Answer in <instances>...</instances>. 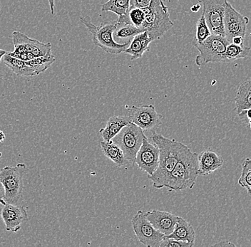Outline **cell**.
Wrapping results in <instances>:
<instances>
[{
    "mask_svg": "<svg viewBox=\"0 0 251 247\" xmlns=\"http://www.w3.org/2000/svg\"><path fill=\"white\" fill-rule=\"evenodd\" d=\"M153 42L147 31L133 37L125 53L131 56V60L141 59L144 53L149 51L150 44Z\"/></svg>",
    "mask_w": 251,
    "mask_h": 247,
    "instance_id": "obj_17",
    "label": "cell"
},
{
    "mask_svg": "<svg viewBox=\"0 0 251 247\" xmlns=\"http://www.w3.org/2000/svg\"><path fill=\"white\" fill-rule=\"evenodd\" d=\"M134 163L148 176H152L158 168L159 149L156 144L149 142L148 137L144 139L141 148L136 153Z\"/></svg>",
    "mask_w": 251,
    "mask_h": 247,
    "instance_id": "obj_12",
    "label": "cell"
},
{
    "mask_svg": "<svg viewBox=\"0 0 251 247\" xmlns=\"http://www.w3.org/2000/svg\"><path fill=\"white\" fill-rule=\"evenodd\" d=\"M145 215L150 223L165 237L172 234L178 221V217L165 211L153 209L146 212Z\"/></svg>",
    "mask_w": 251,
    "mask_h": 247,
    "instance_id": "obj_15",
    "label": "cell"
},
{
    "mask_svg": "<svg viewBox=\"0 0 251 247\" xmlns=\"http://www.w3.org/2000/svg\"><path fill=\"white\" fill-rule=\"evenodd\" d=\"M126 109L131 123L141 128L143 131H150L158 127L161 123L162 115L156 112L153 105H144L141 107L132 106Z\"/></svg>",
    "mask_w": 251,
    "mask_h": 247,
    "instance_id": "obj_10",
    "label": "cell"
},
{
    "mask_svg": "<svg viewBox=\"0 0 251 247\" xmlns=\"http://www.w3.org/2000/svg\"><path fill=\"white\" fill-rule=\"evenodd\" d=\"M229 0H198L203 7V14L205 22L212 34L225 37L224 32V15L226 7Z\"/></svg>",
    "mask_w": 251,
    "mask_h": 247,
    "instance_id": "obj_9",
    "label": "cell"
},
{
    "mask_svg": "<svg viewBox=\"0 0 251 247\" xmlns=\"http://www.w3.org/2000/svg\"><path fill=\"white\" fill-rule=\"evenodd\" d=\"M224 163V159L216 152L205 150L199 155V174L208 176L221 168Z\"/></svg>",
    "mask_w": 251,
    "mask_h": 247,
    "instance_id": "obj_16",
    "label": "cell"
},
{
    "mask_svg": "<svg viewBox=\"0 0 251 247\" xmlns=\"http://www.w3.org/2000/svg\"><path fill=\"white\" fill-rule=\"evenodd\" d=\"M12 40L15 47L14 52L15 53L29 52L35 58L46 56L51 53V45L50 42L42 43L17 31L12 32Z\"/></svg>",
    "mask_w": 251,
    "mask_h": 247,
    "instance_id": "obj_13",
    "label": "cell"
},
{
    "mask_svg": "<svg viewBox=\"0 0 251 247\" xmlns=\"http://www.w3.org/2000/svg\"><path fill=\"white\" fill-rule=\"evenodd\" d=\"M151 139L159 149V163L156 171L148 178L154 188L162 189L166 187L168 178L177 162L191 150L175 139L168 138L156 133L152 135Z\"/></svg>",
    "mask_w": 251,
    "mask_h": 247,
    "instance_id": "obj_1",
    "label": "cell"
},
{
    "mask_svg": "<svg viewBox=\"0 0 251 247\" xmlns=\"http://www.w3.org/2000/svg\"><path fill=\"white\" fill-rule=\"evenodd\" d=\"M211 34V30H210L209 27H208V24L205 22V17L202 14L201 16L196 23V36L193 40L201 43V42H203L204 40L208 38Z\"/></svg>",
    "mask_w": 251,
    "mask_h": 247,
    "instance_id": "obj_28",
    "label": "cell"
},
{
    "mask_svg": "<svg viewBox=\"0 0 251 247\" xmlns=\"http://www.w3.org/2000/svg\"><path fill=\"white\" fill-rule=\"evenodd\" d=\"M244 40L245 38H243L241 36H236V37H234L232 39L231 43L237 45H243Z\"/></svg>",
    "mask_w": 251,
    "mask_h": 247,
    "instance_id": "obj_34",
    "label": "cell"
},
{
    "mask_svg": "<svg viewBox=\"0 0 251 247\" xmlns=\"http://www.w3.org/2000/svg\"><path fill=\"white\" fill-rule=\"evenodd\" d=\"M55 57L51 53L46 56L36 57L29 62H26L31 69L36 73V76L43 73L50 68V66L54 63Z\"/></svg>",
    "mask_w": 251,
    "mask_h": 247,
    "instance_id": "obj_24",
    "label": "cell"
},
{
    "mask_svg": "<svg viewBox=\"0 0 251 247\" xmlns=\"http://www.w3.org/2000/svg\"><path fill=\"white\" fill-rule=\"evenodd\" d=\"M1 208V219L5 225L6 230L17 232L21 229L23 224L28 221L26 209L18 204L4 202Z\"/></svg>",
    "mask_w": 251,
    "mask_h": 247,
    "instance_id": "obj_14",
    "label": "cell"
},
{
    "mask_svg": "<svg viewBox=\"0 0 251 247\" xmlns=\"http://www.w3.org/2000/svg\"><path fill=\"white\" fill-rule=\"evenodd\" d=\"M26 165L19 163L15 167L7 166L0 170V182L4 190V199L7 203L18 204L24 189L23 177Z\"/></svg>",
    "mask_w": 251,
    "mask_h": 247,
    "instance_id": "obj_5",
    "label": "cell"
},
{
    "mask_svg": "<svg viewBox=\"0 0 251 247\" xmlns=\"http://www.w3.org/2000/svg\"><path fill=\"white\" fill-rule=\"evenodd\" d=\"M5 134H4V132L0 131V143H1V142L4 141V139H5Z\"/></svg>",
    "mask_w": 251,
    "mask_h": 247,
    "instance_id": "obj_40",
    "label": "cell"
},
{
    "mask_svg": "<svg viewBox=\"0 0 251 247\" xmlns=\"http://www.w3.org/2000/svg\"><path fill=\"white\" fill-rule=\"evenodd\" d=\"M248 193H249V195H251V188L250 189V190H248Z\"/></svg>",
    "mask_w": 251,
    "mask_h": 247,
    "instance_id": "obj_42",
    "label": "cell"
},
{
    "mask_svg": "<svg viewBox=\"0 0 251 247\" xmlns=\"http://www.w3.org/2000/svg\"><path fill=\"white\" fill-rule=\"evenodd\" d=\"M229 42L225 37L211 34L203 42L192 41V45L199 51L196 58V65L201 67L208 63L226 62L225 52Z\"/></svg>",
    "mask_w": 251,
    "mask_h": 247,
    "instance_id": "obj_6",
    "label": "cell"
},
{
    "mask_svg": "<svg viewBox=\"0 0 251 247\" xmlns=\"http://www.w3.org/2000/svg\"><path fill=\"white\" fill-rule=\"evenodd\" d=\"M249 23V17L243 16L238 11L235 10L231 4L227 3L224 24L225 37L229 43H231L232 39L236 36H241L245 38Z\"/></svg>",
    "mask_w": 251,
    "mask_h": 247,
    "instance_id": "obj_11",
    "label": "cell"
},
{
    "mask_svg": "<svg viewBox=\"0 0 251 247\" xmlns=\"http://www.w3.org/2000/svg\"><path fill=\"white\" fill-rule=\"evenodd\" d=\"M166 238H173L178 240L188 242L195 245L196 232L191 224L188 223L185 219L178 217V221L172 234L166 236Z\"/></svg>",
    "mask_w": 251,
    "mask_h": 247,
    "instance_id": "obj_19",
    "label": "cell"
},
{
    "mask_svg": "<svg viewBox=\"0 0 251 247\" xmlns=\"http://www.w3.org/2000/svg\"><path fill=\"white\" fill-rule=\"evenodd\" d=\"M238 184L247 190L251 188V159L246 158L243 161L242 172L238 180Z\"/></svg>",
    "mask_w": 251,
    "mask_h": 247,
    "instance_id": "obj_29",
    "label": "cell"
},
{
    "mask_svg": "<svg viewBox=\"0 0 251 247\" xmlns=\"http://www.w3.org/2000/svg\"><path fill=\"white\" fill-rule=\"evenodd\" d=\"M193 245L183 241L173 238H166L161 241L159 247H192Z\"/></svg>",
    "mask_w": 251,
    "mask_h": 247,
    "instance_id": "obj_30",
    "label": "cell"
},
{
    "mask_svg": "<svg viewBox=\"0 0 251 247\" xmlns=\"http://www.w3.org/2000/svg\"><path fill=\"white\" fill-rule=\"evenodd\" d=\"M49 4H50V10L52 15H54V2L55 0H48Z\"/></svg>",
    "mask_w": 251,
    "mask_h": 247,
    "instance_id": "obj_36",
    "label": "cell"
},
{
    "mask_svg": "<svg viewBox=\"0 0 251 247\" xmlns=\"http://www.w3.org/2000/svg\"><path fill=\"white\" fill-rule=\"evenodd\" d=\"M251 48L243 45H237L230 43L227 46L225 52L226 62H233L237 59H244L249 55Z\"/></svg>",
    "mask_w": 251,
    "mask_h": 247,
    "instance_id": "obj_27",
    "label": "cell"
},
{
    "mask_svg": "<svg viewBox=\"0 0 251 247\" xmlns=\"http://www.w3.org/2000/svg\"><path fill=\"white\" fill-rule=\"evenodd\" d=\"M166 0H152L150 6L144 9L145 20L142 29L147 31L152 40H160L174 26Z\"/></svg>",
    "mask_w": 251,
    "mask_h": 247,
    "instance_id": "obj_4",
    "label": "cell"
},
{
    "mask_svg": "<svg viewBox=\"0 0 251 247\" xmlns=\"http://www.w3.org/2000/svg\"><path fill=\"white\" fill-rule=\"evenodd\" d=\"M201 7V5L200 3H198V4L193 6L191 9L193 12H198L200 10Z\"/></svg>",
    "mask_w": 251,
    "mask_h": 247,
    "instance_id": "obj_37",
    "label": "cell"
},
{
    "mask_svg": "<svg viewBox=\"0 0 251 247\" xmlns=\"http://www.w3.org/2000/svg\"><path fill=\"white\" fill-rule=\"evenodd\" d=\"M8 54L17 58V59H20V60H23L24 62H29V61L35 58V56L29 52L15 53L12 51V52H8Z\"/></svg>",
    "mask_w": 251,
    "mask_h": 247,
    "instance_id": "obj_32",
    "label": "cell"
},
{
    "mask_svg": "<svg viewBox=\"0 0 251 247\" xmlns=\"http://www.w3.org/2000/svg\"><path fill=\"white\" fill-rule=\"evenodd\" d=\"M238 114L240 119L242 120L243 123L249 121V120L251 119V109H246V110L243 111V112Z\"/></svg>",
    "mask_w": 251,
    "mask_h": 247,
    "instance_id": "obj_33",
    "label": "cell"
},
{
    "mask_svg": "<svg viewBox=\"0 0 251 247\" xmlns=\"http://www.w3.org/2000/svg\"><path fill=\"white\" fill-rule=\"evenodd\" d=\"M130 7V0H109L101 5L102 12H111L118 17L125 15Z\"/></svg>",
    "mask_w": 251,
    "mask_h": 247,
    "instance_id": "obj_26",
    "label": "cell"
},
{
    "mask_svg": "<svg viewBox=\"0 0 251 247\" xmlns=\"http://www.w3.org/2000/svg\"><path fill=\"white\" fill-rule=\"evenodd\" d=\"M213 246L214 247H235L234 244L231 243L229 241H222L219 243L215 244Z\"/></svg>",
    "mask_w": 251,
    "mask_h": 247,
    "instance_id": "obj_35",
    "label": "cell"
},
{
    "mask_svg": "<svg viewBox=\"0 0 251 247\" xmlns=\"http://www.w3.org/2000/svg\"><path fill=\"white\" fill-rule=\"evenodd\" d=\"M248 123H249V128L251 129V119L249 120V121H248Z\"/></svg>",
    "mask_w": 251,
    "mask_h": 247,
    "instance_id": "obj_41",
    "label": "cell"
},
{
    "mask_svg": "<svg viewBox=\"0 0 251 247\" xmlns=\"http://www.w3.org/2000/svg\"><path fill=\"white\" fill-rule=\"evenodd\" d=\"M152 0H130L129 8L144 9L149 7Z\"/></svg>",
    "mask_w": 251,
    "mask_h": 247,
    "instance_id": "obj_31",
    "label": "cell"
},
{
    "mask_svg": "<svg viewBox=\"0 0 251 247\" xmlns=\"http://www.w3.org/2000/svg\"><path fill=\"white\" fill-rule=\"evenodd\" d=\"M199 176V154L188 151L174 167L165 187L169 191L192 189Z\"/></svg>",
    "mask_w": 251,
    "mask_h": 247,
    "instance_id": "obj_3",
    "label": "cell"
},
{
    "mask_svg": "<svg viewBox=\"0 0 251 247\" xmlns=\"http://www.w3.org/2000/svg\"><path fill=\"white\" fill-rule=\"evenodd\" d=\"M146 137L141 128L134 123H130L122 128L111 140L120 147L128 162L134 163L136 153Z\"/></svg>",
    "mask_w": 251,
    "mask_h": 247,
    "instance_id": "obj_7",
    "label": "cell"
},
{
    "mask_svg": "<svg viewBox=\"0 0 251 247\" xmlns=\"http://www.w3.org/2000/svg\"><path fill=\"white\" fill-rule=\"evenodd\" d=\"M80 20L92 34L94 45L107 54L117 55L125 53L129 46L131 41L118 43L114 40V33L117 27V20L103 21L100 25L93 24L89 16L81 17Z\"/></svg>",
    "mask_w": 251,
    "mask_h": 247,
    "instance_id": "obj_2",
    "label": "cell"
},
{
    "mask_svg": "<svg viewBox=\"0 0 251 247\" xmlns=\"http://www.w3.org/2000/svg\"><path fill=\"white\" fill-rule=\"evenodd\" d=\"M144 211L139 210L131 220L133 230L138 240L144 246L159 247L165 236L157 230L146 217Z\"/></svg>",
    "mask_w": 251,
    "mask_h": 247,
    "instance_id": "obj_8",
    "label": "cell"
},
{
    "mask_svg": "<svg viewBox=\"0 0 251 247\" xmlns=\"http://www.w3.org/2000/svg\"><path fill=\"white\" fill-rule=\"evenodd\" d=\"M131 123L128 115H114L108 120L106 126L99 131L103 141H110L122 131V128Z\"/></svg>",
    "mask_w": 251,
    "mask_h": 247,
    "instance_id": "obj_18",
    "label": "cell"
},
{
    "mask_svg": "<svg viewBox=\"0 0 251 247\" xmlns=\"http://www.w3.org/2000/svg\"><path fill=\"white\" fill-rule=\"evenodd\" d=\"M4 187H3L2 184H1V182H0V200L3 199V198H4Z\"/></svg>",
    "mask_w": 251,
    "mask_h": 247,
    "instance_id": "obj_38",
    "label": "cell"
},
{
    "mask_svg": "<svg viewBox=\"0 0 251 247\" xmlns=\"http://www.w3.org/2000/svg\"><path fill=\"white\" fill-rule=\"evenodd\" d=\"M144 32L142 29L126 23H118L117 27L114 33V37L119 40L131 41L140 33Z\"/></svg>",
    "mask_w": 251,
    "mask_h": 247,
    "instance_id": "obj_25",
    "label": "cell"
},
{
    "mask_svg": "<svg viewBox=\"0 0 251 247\" xmlns=\"http://www.w3.org/2000/svg\"><path fill=\"white\" fill-rule=\"evenodd\" d=\"M3 62L15 74L18 76H34L36 73L30 68L26 62L17 59L6 54L3 56Z\"/></svg>",
    "mask_w": 251,
    "mask_h": 247,
    "instance_id": "obj_22",
    "label": "cell"
},
{
    "mask_svg": "<svg viewBox=\"0 0 251 247\" xmlns=\"http://www.w3.org/2000/svg\"><path fill=\"white\" fill-rule=\"evenodd\" d=\"M144 20H145V12H144V9L129 8L126 14L119 17L117 22L118 23H126V24H132L133 26L142 29Z\"/></svg>",
    "mask_w": 251,
    "mask_h": 247,
    "instance_id": "obj_23",
    "label": "cell"
},
{
    "mask_svg": "<svg viewBox=\"0 0 251 247\" xmlns=\"http://www.w3.org/2000/svg\"><path fill=\"white\" fill-rule=\"evenodd\" d=\"M100 145H101V149L103 155L117 166H125L128 163V161L126 158L123 151L112 140L110 141L103 140L100 143Z\"/></svg>",
    "mask_w": 251,
    "mask_h": 247,
    "instance_id": "obj_20",
    "label": "cell"
},
{
    "mask_svg": "<svg viewBox=\"0 0 251 247\" xmlns=\"http://www.w3.org/2000/svg\"><path fill=\"white\" fill-rule=\"evenodd\" d=\"M7 51H5V50L1 49L0 48V63H1V61H2L3 56L5 55L6 54H7Z\"/></svg>",
    "mask_w": 251,
    "mask_h": 247,
    "instance_id": "obj_39",
    "label": "cell"
},
{
    "mask_svg": "<svg viewBox=\"0 0 251 247\" xmlns=\"http://www.w3.org/2000/svg\"><path fill=\"white\" fill-rule=\"evenodd\" d=\"M235 104L238 113L251 109V79L240 84L235 96Z\"/></svg>",
    "mask_w": 251,
    "mask_h": 247,
    "instance_id": "obj_21",
    "label": "cell"
}]
</instances>
